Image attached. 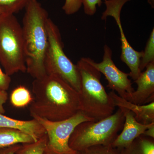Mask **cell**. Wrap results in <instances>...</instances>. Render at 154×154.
Here are the masks:
<instances>
[{"label":"cell","mask_w":154,"mask_h":154,"mask_svg":"<svg viewBox=\"0 0 154 154\" xmlns=\"http://www.w3.org/2000/svg\"><path fill=\"white\" fill-rule=\"evenodd\" d=\"M4 13H6L5 11L4 8L2 6L0 5V16Z\"/></svg>","instance_id":"obj_28"},{"label":"cell","mask_w":154,"mask_h":154,"mask_svg":"<svg viewBox=\"0 0 154 154\" xmlns=\"http://www.w3.org/2000/svg\"><path fill=\"white\" fill-rule=\"evenodd\" d=\"M21 144L0 148V154H16V152L19 148Z\"/></svg>","instance_id":"obj_24"},{"label":"cell","mask_w":154,"mask_h":154,"mask_svg":"<svg viewBox=\"0 0 154 154\" xmlns=\"http://www.w3.org/2000/svg\"><path fill=\"white\" fill-rule=\"evenodd\" d=\"M119 149L121 154H154V139L142 134L129 146Z\"/></svg>","instance_id":"obj_15"},{"label":"cell","mask_w":154,"mask_h":154,"mask_svg":"<svg viewBox=\"0 0 154 154\" xmlns=\"http://www.w3.org/2000/svg\"><path fill=\"white\" fill-rule=\"evenodd\" d=\"M125 116V121L122 132L117 135L111 146L118 149L124 148L129 146L137 138L143 134L146 130L154 124L145 125L140 123L137 121L134 114L130 110L119 107Z\"/></svg>","instance_id":"obj_10"},{"label":"cell","mask_w":154,"mask_h":154,"mask_svg":"<svg viewBox=\"0 0 154 154\" xmlns=\"http://www.w3.org/2000/svg\"><path fill=\"white\" fill-rule=\"evenodd\" d=\"M44 154H55L53 152H52L50 150H49L46 147V149L45 151V152L44 153Z\"/></svg>","instance_id":"obj_27"},{"label":"cell","mask_w":154,"mask_h":154,"mask_svg":"<svg viewBox=\"0 0 154 154\" xmlns=\"http://www.w3.org/2000/svg\"><path fill=\"white\" fill-rule=\"evenodd\" d=\"M143 135L148 137L154 138V124L151 126L149 128L147 129L146 130L145 132L143 133Z\"/></svg>","instance_id":"obj_26"},{"label":"cell","mask_w":154,"mask_h":154,"mask_svg":"<svg viewBox=\"0 0 154 154\" xmlns=\"http://www.w3.org/2000/svg\"><path fill=\"white\" fill-rule=\"evenodd\" d=\"M47 28L48 45L44 60L46 74L60 77L79 93L81 78L78 67L65 53L59 29L49 18Z\"/></svg>","instance_id":"obj_6"},{"label":"cell","mask_w":154,"mask_h":154,"mask_svg":"<svg viewBox=\"0 0 154 154\" xmlns=\"http://www.w3.org/2000/svg\"><path fill=\"white\" fill-rule=\"evenodd\" d=\"M103 1L105 0H83L82 5L85 14L88 16L94 15L97 11V6L101 7Z\"/></svg>","instance_id":"obj_22"},{"label":"cell","mask_w":154,"mask_h":154,"mask_svg":"<svg viewBox=\"0 0 154 154\" xmlns=\"http://www.w3.org/2000/svg\"><path fill=\"white\" fill-rule=\"evenodd\" d=\"M0 63L10 76L27 70L22 26L14 14L0 16Z\"/></svg>","instance_id":"obj_5"},{"label":"cell","mask_w":154,"mask_h":154,"mask_svg":"<svg viewBox=\"0 0 154 154\" xmlns=\"http://www.w3.org/2000/svg\"><path fill=\"white\" fill-rule=\"evenodd\" d=\"M125 116L118 110L106 118L97 121H85L78 125L69 140L70 147L76 152L98 145H110L123 127Z\"/></svg>","instance_id":"obj_4"},{"label":"cell","mask_w":154,"mask_h":154,"mask_svg":"<svg viewBox=\"0 0 154 154\" xmlns=\"http://www.w3.org/2000/svg\"><path fill=\"white\" fill-rule=\"evenodd\" d=\"M154 62V29L153 28L150 35L143 54L140 60V69L142 72L151 63Z\"/></svg>","instance_id":"obj_18"},{"label":"cell","mask_w":154,"mask_h":154,"mask_svg":"<svg viewBox=\"0 0 154 154\" xmlns=\"http://www.w3.org/2000/svg\"><path fill=\"white\" fill-rule=\"evenodd\" d=\"M36 119L44 128L48 137L47 148L55 154H74L70 147L69 140L78 125L85 121H96L81 111L72 117L59 121H52L38 117Z\"/></svg>","instance_id":"obj_7"},{"label":"cell","mask_w":154,"mask_h":154,"mask_svg":"<svg viewBox=\"0 0 154 154\" xmlns=\"http://www.w3.org/2000/svg\"><path fill=\"white\" fill-rule=\"evenodd\" d=\"M30 135L17 130L0 128V148L36 141Z\"/></svg>","instance_id":"obj_14"},{"label":"cell","mask_w":154,"mask_h":154,"mask_svg":"<svg viewBox=\"0 0 154 154\" xmlns=\"http://www.w3.org/2000/svg\"><path fill=\"white\" fill-rule=\"evenodd\" d=\"M83 0H65L63 10L67 15L75 14L82 6Z\"/></svg>","instance_id":"obj_21"},{"label":"cell","mask_w":154,"mask_h":154,"mask_svg":"<svg viewBox=\"0 0 154 154\" xmlns=\"http://www.w3.org/2000/svg\"><path fill=\"white\" fill-rule=\"evenodd\" d=\"M0 128H8L30 135L36 140L46 134L44 128L35 119L30 120L14 119L0 113Z\"/></svg>","instance_id":"obj_13"},{"label":"cell","mask_w":154,"mask_h":154,"mask_svg":"<svg viewBox=\"0 0 154 154\" xmlns=\"http://www.w3.org/2000/svg\"><path fill=\"white\" fill-rule=\"evenodd\" d=\"M22 21L26 72L38 79L46 75L45 57L48 45L46 10L37 0H31L25 8Z\"/></svg>","instance_id":"obj_2"},{"label":"cell","mask_w":154,"mask_h":154,"mask_svg":"<svg viewBox=\"0 0 154 154\" xmlns=\"http://www.w3.org/2000/svg\"><path fill=\"white\" fill-rule=\"evenodd\" d=\"M87 59L89 63L104 75L108 82L107 88L116 92L121 98L128 100L135 90L131 81L128 79L129 74L122 71L113 62L111 48L107 45L104 46L103 60L101 62L98 63L90 58Z\"/></svg>","instance_id":"obj_9"},{"label":"cell","mask_w":154,"mask_h":154,"mask_svg":"<svg viewBox=\"0 0 154 154\" xmlns=\"http://www.w3.org/2000/svg\"><path fill=\"white\" fill-rule=\"evenodd\" d=\"M109 94L116 107H124L130 110L140 123L148 125L154 122V102L145 105H137L121 98L114 91H111Z\"/></svg>","instance_id":"obj_12"},{"label":"cell","mask_w":154,"mask_h":154,"mask_svg":"<svg viewBox=\"0 0 154 154\" xmlns=\"http://www.w3.org/2000/svg\"><path fill=\"white\" fill-rule=\"evenodd\" d=\"M8 99V94L7 91H0V113L4 114L5 113L4 105Z\"/></svg>","instance_id":"obj_25"},{"label":"cell","mask_w":154,"mask_h":154,"mask_svg":"<svg viewBox=\"0 0 154 154\" xmlns=\"http://www.w3.org/2000/svg\"><path fill=\"white\" fill-rule=\"evenodd\" d=\"M31 0H0L2 6L6 13L15 14L25 8Z\"/></svg>","instance_id":"obj_19"},{"label":"cell","mask_w":154,"mask_h":154,"mask_svg":"<svg viewBox=\"0 0 154 154\" xmlns=\"http://www.w3.org/2000/svg\"><path fill=\"white\" fill-rule=\"evenodd\" d=\"M33 100V96L30 91L23 86L15 88L10 96L11 104L17 108L26 107L30 105Z\"/></svg>","instance_id":"obj_16"},{"label":"cell","mask_w":154,"mask_h":154,"mask_svg":"<svg viewBox=\"0 0 154 154\" xmlns=\"http://www.w3.org/2000/svg\"><path fill=\"white\" fill-rule=\"evenodd\" d=\"M76 65L81 78L80 111L96 121L112 115L116 106L101 83V73L87 57L82 58Z\"/></svg>","instance_id":"obj_3"},{"label":"cell","mask_w":154,"mask_h":154,"mask_svg":"<svg viewBox=\"0 0 154 154\" xmlns=\"http://www.w3.org/2000/svg\"><path fill=\"white\" fill-rule=\"evenodd\" d=\"M146 69L135 80L137 89L127 100L137 105H145L154 101V62L149 64Z\"/></svg>","instance_id":"obj_11"},{"label":"cell","mask_w":154,"mask_h":154,"mask_svg":"<svg viewBox=\"0 0 154 154\" xmlns=\"http://www.w3.org/2000/svg\"><path fill=\"white\" fill-rule=\"evenodd\" d=\"M131 0H105L106 9L102 14V20L106 21L108 17H113L118 25L121 42V60L130 70L129 76L135 80L139 76L141 71L140 69V60L143 51H138L133 48L127 39L121 24L120 14L125 4Z\"/></svg>","instance_id":"obj_8"},{"label":"cell","mask_w":154,"mask_h":154,"mask_svg":"<svg viewBox=\"0 0 154 154\" xmlns=\"http://www.w3.org/2000/svg\"><path fill=\"white\" fill-rule=\"evenodd\" d=\"M30 116L52 121L65 120L80 111L79 94L60 77L46 74L32 84Z\"/></svg>","instance_id":"obj_1"},{"label":"cell","mask_w":154,"mask_h":154,"mask_svg":"<svg viewBox=\"0 0 154 154\" xmlns=\"http://www.w3.org/2000/svg\"><path fill=\"white\" fill-rule=\"evenodd\" d=\"M11 82V76L6 74L0 68V91L8 90Z\"/></svg>","instance_id":"obj_23"},{"label":"cell","mask_w":154,"mask_h":154,"mask_svg":"<svg viewBox=\"0 0 154 154\" xmlns=\"http://www.w3.org/2000/svg\"><path fill=\"white\" fill-rule=\"evenodd\" d=\"M48 137L45 134L36 141L21 144L16 154H44L47 147Z\"/></svg>","instance_id":"obj_17"},{"label":"cell","mask_w":154,"mask_h":154,"mask_svg":"<svg viewBox=\"0 0 154 154\" xmlns=\"http://www.w3.org/2000/svg\"><path fill=\"white\" fill-rule=\"evenodd\" d=\"M81 154H121L118 149L110 145H98L91 147L80 152Z\"/></svg>","instance_id":"obj_20"},{"label":"cell","mask_w":154,"mask_h":154,"mask_svg":"<svg viewBox=\"0 0 154 154\" xmlns=\"http://www.w3.org/2000/svg\"><path fill=\"white\" fill-rule=\"evenodd\" d=\"M148 3L151 6H152V8H153L154 6V0H148Z\"/></svg>","instance_id":"obj_29"},{"label":"cell","mask_w":154,"mask_h":154,"mask_svg":"<svg viewBox=\"0 0 154 154\" xmlns=\"http://www.w3.org/2000/svg\"><path fill=\"white\" fill-rule=\"evenodd\" d=\"M74 154H81V153L80 152H77L76 153H75Z\"/></svg>","instance_id":"obj_30"}]
</instances>
